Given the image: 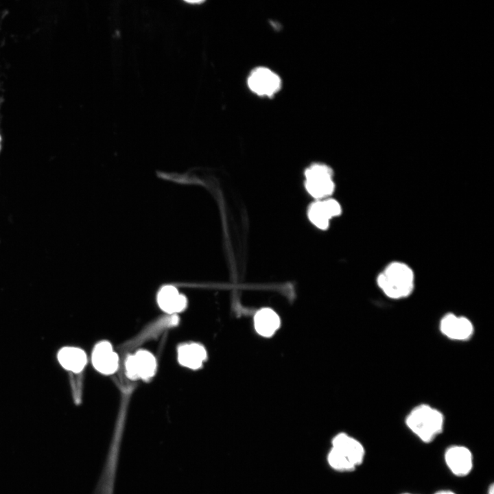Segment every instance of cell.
I'll list each match as a JSON object with an SVG mask.
<instances>
[{"mask_svg":"<svg viewBox=\"0 0 494 494\" xmlns=\"http://www.w3.org/2000/svg\"><path fill=\"white\" fill-rule=\"evenodd\" d=\"M377 284L392 299L409 296L414 290L415 277L412 268L401 261L388 263L377 275Z\"/></svg>","mask_w":494,"mask_h":494,"instance_id":"obj_1","label":"cell"},{"mask_svg":"<svg viewBox=\"0 0 494 494\" xmlns=\"http://www.w3.org/2000/svg\"><path fill=\"white\" fill-rule=\"evenodd\" d=\"M405 423L420 440L428 444L443 432L445 417L438 409L427 404H421L409 412Z\"/></svg>","mask_w":494,"mask_h":494,"instance_id":"obj_2","label":"cell"},{"mask_svg":"<svg viewBox=\"0 0 494 494\" xmlns=\"http://www.w3.org/2000/svg\"><path fill=\"white\" fill-rule=\"evenodd\" d=\"M333 447L328 460L330 465L336 470L351 471L362 464L365 457V449L357 439L346 434L341 433L335 436Z\"/></svg>","mask_w":494,"mask_h":494,"instance_id":"obj_3","label":"cell"},{"mask_svg":"<svg viewBox=\"0 0 494 494\" xmlns=\"http://www.w3.org/2000/svg\"><path fill=\"white\" fill-rule=\"evenodd\" d=\"M305 187L314 198H325L334 191L332 170L327 165L315 164L305 171Z\"/></svg>","mask_w":494,"mask_h":494,"instance_id":"obj_4","label":"cell"},{"mask_svg":"<svg viewBox=\"0 0 494 494\" xmlns=\"http://www.w3.org/2000/svg\"><path fill=\"white\" fill-rule=\"evenodd\" d=\"M444 460L449 470L457 477L467 476L473 467V454L464 445H454L447 447Z\"/></svg>","mask_w":494,"mask_h":494,"instance_id":"obj_5","label":"cell"},{"mask_svg":"<svg viewBox=\"0 0 494 494\" xmlns=\"http://www.w3.org/2000/svg\"><path fill=\"white\" fill-rule=\"evenodd\" d=\"M281 84L279 76L266 67L255 69L248 78L249 89L261 96H272L279 91Z\"/></svg>","mask_w":494,"mask_h":494,"instance_id":"obj_6","label":"cell"},{"mask_svg":"<svg viewBox=\"0 0 494 494\" xmlns=\"http://www.w3.org/2000/svg\"><path fill=\"white\" fill-rule=\"evenodd\" d=\"M340 203L333 198H326L313 203L308 209L310 221L318 228L326 229L332 218L341 214Z\"/></svg>","mask_w":494,"mask_h":494,"instance_id":"obj_7","label":"cell"},{"mask_svg":"<svg viewBox=\"0 0 494 494\" xmlns=\"http://www.w3.org/2000/svg\"><path fill=\"white\" fill-rule=\"evenodd\" d=\"M440 329L445 336L455 340L469 339L474 330L472 322L467 318L451 313L442 318Z\"/></svg>","mask_w":494,"mask_h":494,"instance_id":"obj_8","label":"cell"},{"mask_svg":"<svg viewBox=\"0 0 494 494\" xmlns=\"http://www.w3.org/2000/svg\"><path fill=\"white\" fill-rule=\"evenodd\" d=\"M156 367L154 355L147 351H139L135 355L128 357L126 362L128 376L134 379H148L154 375Z\"/></svg>","mask_w":494,"mask_h":494,"instance_id":"obj_9","label":"cell"},{"mask_svg":"<svg viewBox=\"0 0 494 494\" xmlns=\"http://www.w3.org/2000/svg\"><path fill=\"white\" fill-rule=\"evenodd\" d=\"M93 365L103 374H113L118 367V356L108 342L97 344L92 353Z\"/></svg>","mask_w":494,"mask_h":494,"instance_id":"obj_10","label":"cell"},{"mask_svg":"<svg viewBox=\"0 0 494 494\" xmlns=\"http://www.w3.org/2000/svg\"><path fill=\"white\" fill-rule=\"evenodd\" d=\"M157 299L161 309L167 313L181 311L187 305L185 296L180 294L177 289L172 285L163 287L158 292Z\"/></svg>","mask_w":494,"mask_h":494,"instance_id":"obj_11","label":"cell"},{"mask_svg":"<svg viewBox=\"0 0 494 494\" xmlns=\"http://www.w3.org/2000/svg\"><path fill=\"white\" fill-rule=\"evenodd\" d=\"M57 358L64 369L76 373L81 372L87 362L84 351L73 346L62 348L58 353Z\"/></svg>","mask_w":494,"mask_h":494,"instance_id":"obj_12","label":"cell"},{"mask_svg":"<svg viewBox=\"0 0 494 494\" xmlns=\"http://www.w3.org/2000/svg\"><path fill=\"white\" fill-rule=\"evenodd\" d=\"M207 357L204 348L198 344H185L178 349V360L184 366L192 369L200 368Z\"/></svg>","mask_w":494,"mask_h":494,"instance_id":"obj_13","label":"cell"},{"mask_svg":"<svg viewBox=\"0 0 494 494\" xmlns=\"http://www.w3.org/2000/svg\"><path fill=\"white\" fill-rule=\"evenodd\" d=\"M280 326L279 316L271 309H261L255 316V327L258 333L265 337L273 335Z\"/></svg>","mask_w":494,"mask_h":494,"instance_id":"obj_14","label":"cell"},{"mask_svg":"<svg viewBox=\"0 0 494 494\" xmlns=\"http://www.w3.org/2000/svg\"><path fill=\"white\" fill-rule=\"evenodd\" d=\"M434 494H456V493L450 490H439V491H436Z\"/></svg>","mask_w":494,"mask_h":494,"instance_id":"obj_15","label":"cell"},{"mask_svg":"<svg viewBox=\"0 0 494 494\" xmlns=\"http://www.w3.org/2000/svg\"><path fill=\"white\" fill-rule=\"evenodd\" d=\"M487 494H494V486L491 484L488 488Z\"/></svg>","mask_w":494,"mask_h":494,"instance_id":"obj_16","label":"cell"},{"mask_svg":"<svg viewBox=\"0 0 494 494\" xmlns=\"http://www.w3.org/2000/svg\"><path fill=\"white\" fill-rule=\"evenodd\" d=\"M402 494H412V493H402Z\"/></svg>","mask_w":494,"mask_h":494,"instance_id":"obj_17","label":"cell"},{"mask_svg":"<svg viewBox=\"0 0 494 494\" xmlns=\"http://www.w3.org/2000/svg\"><path fill=\"white\" fill-rule=\"evenodd\" d=\"M0 143H1V138H0Z\"/></svg>","mask_w":494,"mask_h":494,"instance_id":"obj_18","label":"cell"}]
</instances>
